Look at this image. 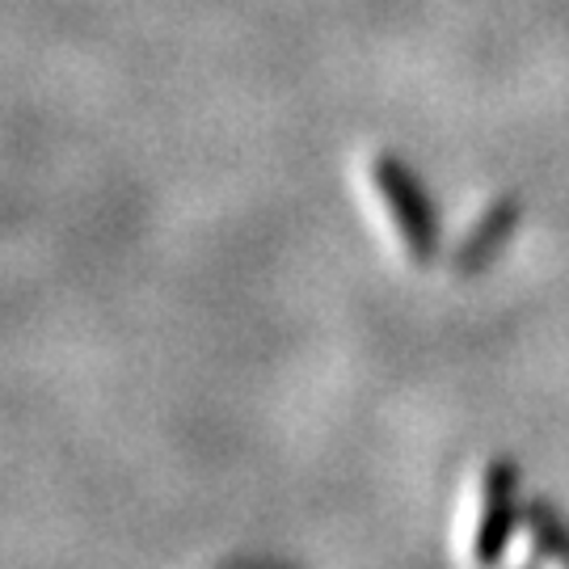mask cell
<instances>
[{
    "label": "cell",
    "mask_w": 569,
    "mask_h": 569,
    "mask_svg": "<svg viewBox=\"0 0 569 569\" xmlns=\"http://www.w3.org/2000/svg\"><path fill=\"white\" fill-rule=\"evenodd\" d=\"M371 186L380 190L409 258L418 266L435 262L439 258V216H435V203H430V190L422 186V178L401 157L376 152L371 157Z\"/></svg>",
    "instance_id": "obj_1"
},
{
    "label": "cell",
    "mask_w": 569,
    "mask_h": 569,
    "mask_svg": "<svg viewBox=\"0 0 569 569\" xmlns=\"http://www.w3.org/2000/svg\"><path fill=\"white\" fill-rule=\"evenodd\" d=\"M519 468L510 460H493L481 481V510H477V528H472V557L477 561H498L507 552L515 523L523 519V498H519Z\"/></svg>",
    "instance_id": "obj_2"
},
{
    "label": "cell",
    "mask_w": 569,
    "mask_h": 569,
    "mask_svg": "<svg viewBox=\"0 0 569 569\" xmlns=\"http://www.w3.org/2000/svg\"><path fill=\"white\" fill-rule=\"evenodd\" d=\"M519 220H523V203L510 199V194L507 199H498L477 224L468 228L465 241L451 249V270H456L460 279H472V274L489 270V262H493V258L510 244V237L519 232Z\"/></svg>",
    "instance_id": "obj_3"
},
{
    "label": "cell",
    "mask_w": 569,
    "mask_h": 569,
    "mask_svg": "<svg viewBox=\"0 0 569 569\" xmlns=\"http://www.w3.org/2000/svg\"><path fill=\"white\" fill-rule=\"evenodd\" d=\"M528 531L536 540V557H549V561H569V523L549 507V502H531L523 510Z\"/></svg>",
    "instance_id": "obj_4"
}]
</instances>
